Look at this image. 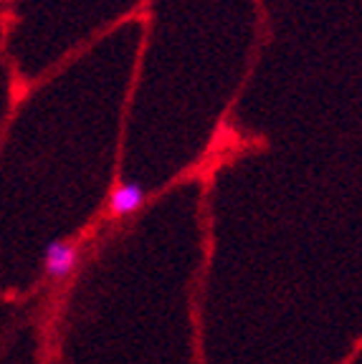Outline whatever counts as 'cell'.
Instances as JSON below:
<instances>
[{
    "label": "cell",
    "mask_w": 362,
    "mask_h": 364,
    "mask_svg": "<svg viewBox=\"0 0 362 364\" xmlns=\"http://www.w3.org/2000/svg\"><path fill=\"white\" fill-rule=\"evenodd\" d=\"M0 3H3V0H0Z\"/></svg>",
    "instance_id": "obj_3"
},
{
    "label": "cell",
    "mask_w": 362,
    "mask_h": 364,
    "mask_svg": "<svg viewBox=\"0 0 362 364\" xmlns=\"http://www.w3.org/2000/svg\"><path fill=\"white\" fill-rule=\"evenodd\" d=\"M79 263V248L74 240H53L43 253V271L51 281H63Z\"/></svg>",
    "instance_id": "obj_1"
},
{
    "label": "cell",
    "mask_w": 362,
    "mask_h": 364,
    "mask_svg": "<svg viewBox=\"0 0 362 364\" xmlns=\"http://www.w3.org/2000/svg\"><path fill=\"white\" fill-rule=\"evenodd\" d=\"M145 188L137 182H122L119 188H114L112 200H109V215L112 218H127L137 213L145 203Z\"/></svg>",
    "instance_id": "obj_2"
}]
</instances>
